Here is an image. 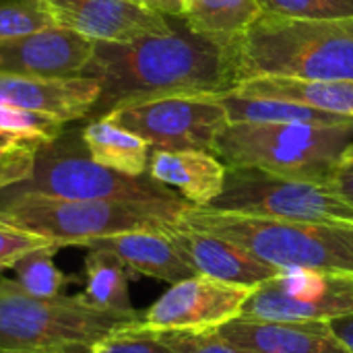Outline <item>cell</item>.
Returning <instances> with one entry per match:
<instances>
[{
	"mask_svg": "<svg viewBox=\"0 0 353 353\" xmlns=\"http://www.w3.org/2000/svg\"><path fill=\"white\" fill-rule=\"evenodd\" d=\"M172 29L132 41H95L83 72L99 85L87 120L114 110L180 95H223L238 87L234 46L196 33L184 17H170Z\"/></svg>",
	"mask_w": 353,
	"mask_h": 353,
	"instance_id": "cell-1",
	"label": "cell"
},
{
	"mask_svg": "<svg viewBox=\"0 0 353 353\" xmlns=\"http://www.w3.org/2000/svg\"><path fill=\"white\" fill-rule=\"evenodd\" d=\"M238 85L261 77L353 81V17L292 19L263 12L234 43Z\"/></svg>",
	"mask_w": 353,
	"mask_h": 353,
	"instance_id": "cell-2",
	"label": "cell"
},
{
	"mask_svg": "<svg viewBox=\"0 0 353 353\" xmlns=\"http://www.w3.org/2000/svg\"><path fill=\"white\" fill-rule=\"evenodd\" d=\"M178 221L225 238L279 271L353 273V223L267 219L192 205Z\"/></svg>",
	"mask_w": 353,
	"mask_h": 353,
	"instance_id": "cell-3",
	"label": "cell"
},
{
	"mask_svg": "<svg viewBox=\"0 0 353 353\" xmlns=\"http://www.w3.org/2000/svg\"><path fill=\"white\" fill-rule=\"evenodd\" d=\"M39 194L70 201H122L155 205L184 213L190 205L172 188L153 180L149 174L128 176L91 159L83 130L60 132L43 141L33 159L31 174L4 190L0 196Z\"/></svg>",
	"mask_w": 353,
	"mask_h": 353,
	"instance_id": "cell-4",
	"label": "cell"
},
{
	"mask_svg": "<svg viewBox=\"0 0 353 353\" xmlns=\"http://www.w3.org/2000/svg\"><path fill=\"white\" fill-rule=\"evenodd\" d=\"M353 143V122L321 126L300 122H230L215 139L213 153L228 165L323 182L341 165Z\"/></svg>",
	"mask_w": 353,
	"mask_h": 353,
	"instance_id": "cell-5",
	"label": "cell"
},
{
	"mask_svg": "<svg viewBox=\"0 0 353 353\" xmlns=\"http://www.w3.org/2000/svg\"><path fill=\"white\" fill-rule=\"evenodd\" d=\"M141 310H105L77 296L35 298L0 281V352L74 350L141 325Z\"/></svg>",
	"mask_w": 353,
	"mask_h": 353,
	"instance_id": "cell-6",
	"label": "cell"
},
{
	"mask_svg": "<svg viewBox=\"0 0 353 353\" xmlns=\"http://www.w3.org/2000/svg\"><path fill=\"white\" fill-rule=\"evenodd\" d=\"M180 211L122 203V201H70L39 194L0 196V223L37 234L64 246H87L93 240L139 230L168 232Z\"/></svg>",
	"mask_w": 353,
	"mask_h": 353,
	"instance_id": "cell-7",
	"label": "cell"
},
{
	"mask_svg": "<svg viewBox=\"0 0 353 353\" xmlns=\"http://www.w3.org/2000/svg\"><path fill=\"white\" fill-rule=\"evenodd\" d=\"M207 209L288 221L353 223V207L329 184L285 178L261 168H228L223 190Z\"/></svg>",
	"mask_w": 353,
	"mask_h": 353,
	"instance_id": "cell-8",
	"label": "cell"
},
{
	"mask_svg": "<svg viewBox=\"0 0 353 353\" xmlns=\"http://www.w3.org/2000/svg\"><path fill=\"white\" fill-rule=\"evenodd\" d=\"M116 124L145 139L151 149L209 151L217 134L230 124L219 95H180L141 101L114 110Z\"/></svg>",
	"mask_w": 353,
	"mask_h": 353,
	"instance_id": "cell-9",
	"label": "cell"
},
{
	"mask_svg": "<svg viewBox=\"0 0 353 353\" xmlns=\"http://www.w3.org/2000/svg\"><path fill=\"white\" fill-rule=\"evenodd\" d=\"M353 314V273L290 269L256 285L240 316L331 323Z\"/></svg>",
	"mask_w": 353,
	"mask_h": 353,
	"instance_id": "cell-10",
	"label": "cell"
},
{
	"mask_svg": "<svg viewBox=\"0 0 353 353\" xmlns=\"http://www.w3.org/2000/svg\"><path fill=\"white\" fill-rule=\"evenodd\" d=\"M254 288L205 275L182 279L159 296L141 319L143 331H211L238 319Z\"/></svg>",
	"mask_w": 353,
	"mask_h": 353,
	"instance_id": "cell-11",
	"label": "cell"
},
{
	"mask_svg": "<svg viewBox=\"0 0 353 353\" xmlns=\"http://www.w3.org/2000/svg\"><path fill=\"white\" fill-rule=\"evenodd\" d=\"M95 41L62 25L0 39V72L23 77H83Z\"/></svg>",
	"mask_w": 353,
	"mask_h": 353,
	"instance_id": "cell-12",
	"label": "cell"
},
{
	"mask_svg": "<svg viewBox=\"0 0 353 353\" xmlns=\"http://www.w3.org/2000/svg\"><path fill=\"white\" fill-rule=\"evenodd\" d=\"M58 25L93 41H132L172 29V19L130 0H48Z\"/></svg>",
	"mask_w": 353,
	"mask_h": 353,
	"instance_id": "cell-13",
	"label": "cell"
},
{
	"mask_svg": "<svg viewBox=\"0 0 353 353\" xmlns=\"http://www.w3.org/2000/svg\"><path fill=\"white\" fill-rule=\"evenodd\" d=\"M99 97L91 77H23L0 72V103L23 112L50 116L64 124L87 120Z\"/></svg>",
	"mask_w": 353,
	"mask_h": 353,
	"instance_id": "cell-14",
	"label": "cell"
},
{
	"mask_svg": "<svg viewBox=\"0 0 353 353\" xmlns=\"http://www.w3.org/2000/svg\"><path fill=\"white\" fill-rule=\"evenodd\" d=\"M244 353H350L331 323L238 316L215 329Z\"/></svg>",
	"mask_w": 353,
	"mask_h": 353,
	"instance_id": "cell-15",
	"label": "cell"
},
{
	"mask_svg": "<svg viewBox=\"0 0 353 353\" xmlns=\"http://www.w3.org/2000/svg\"><path fill=\"white\" fill-rule=\"evenodd\" d=\"M168 234L188 261V265L194 269L196 275H205L217 281L225 283H236V285H246V288H256L269 279H273L279 269L263 263L242 246L188 228L180 221H176Z\"/></svg>",
	"mask_w": 353,
	"mask_h": 353,
	"instance_id": "cell-16",
	"label": "cell"
},
{
	"mask_svg": "<svg viewBox=\"0 0 353 353\" xmlns=\"http://www.w3.org/2000/svg\"><path fill=\"white\" fill-rule=\"evenodd\" d=\"M85 248L114 254L132 277H149L174 285L196 275L172 236L159 230H139L99 238Z\"/></svg>",
	"mask_w": 353,
	"mask_h": 353,
	"instance_id": "cell-17",
	"label": "cell"
},
{
	"mask_svg": "<svg viewBox=\"0 0 353 353\" xmlns=\"http://www.w3.org/2000/svg\"><path fill=\"white\" fill-rule=\"evenodd\" d=\"M228 165L209 151H163L151 149L147 174L176 190L188 205L207 207L219 196Z\"/></svg>",
	"mask_w": 353,
	"mask_h": 353,
	"instance_id": "cell-18",
	"label": "cell"
},
{
	"mask_svg": "<svg viewBox=\"0 0 353 353\" xmlns=\"http://www.w3.org/2000/svg\"><path fill=\"white\" fill-rule=\"evenodd\" d=\"M236 93L310 105L323 112L353 118V81H298L261 77L240 83Z\"/></svg>",
	"mask_w": 353,
	"mask_h": 353,
	"instance_id": "cell-19",
	"label": "cell"
},
{
	"mask_svg": "<svg viewBox=\"0 0 353 353\" xmlns=\"http://www.w3.org/2000/svg\"><path fill=\"white\" fill-rule=\"evenodd\" d=\"M83 141L93 161L128 176L147 174L151 145L114 120H89L83 128Z\"/></svg>",
	"mask_w": 353,
	"mask_h": 353,
	"instance_id": "cell-20",
	"label": "cell"
},
{
	"mask_svg": "<svg viewBox=\"0 0 353 353\" xmlns=\"http://www.w3.org/2000/svg\"><path fill=\"white\" fill-rule=\"evenodd\" d=\"M186 23L201 35L234 46L263 14L259 0H184Z\"/></svg>",
	"mask_w": 353,
	"mask_h": 353,
	"instance_id": "cell-21",
	"label": "cell"
},
{
	"mask_svg": "<svg viewBox=\"0 0 353 353\" xmlns=\"http://www.w3.org/2000/svg\"><path fill=\"white\" fill-rule=\"evenodd\" d=\"M230 122H300V124H321V126H335V124H350L353 118L337 116L331 112H323L310 105L267 99V97H248L236 93L234 89L219 95Z\"/></svg>",
	"mask_w": 353,
	"mask_h": 353,
	"instance_id": "cell-22",
	"label": "cell"
},
{
	"mask_svg": "<svg viewBox=\"0 0 353 353\" xmlns=\"http://www.w3.org/2000/svg\"><path fill=\"white\" fill-rule=\"evenodd\" d=\"M83 267L85 290L81 296L85 302L105 310H134L128 290L132 275L114 254L89 248Z\"/></svg>",
	"mask_w": 353,
	"mask_h": 353,
	"instance_id": "cell-23",
	"label": "cell"
},
{
	"mask_svg": "<svg viewBox=\"0 0 353 353\" xmlns=\"http://www.w3.org/2000/svg\"><path fill=\"white\" fill-rule=\"evenodd\" d=\"M58 250H60L58 246L35 250L12 267L14 281L21 285L23 292L35 298L62 296V288L66 285V275L54 265V254Z\"/></svg>",
	"mask_w": 353,
	"mask_h": 353,
	"instance_id": "cell-24",
	"label": "cell"
},
{
	"mask_svg": "<svg viewBox=\"0 0 353 353\" xmlns=\"http://www.w3.org/2000/svg\"><path fill=\"white\" fill-rule=\"evenodd\" d=\"M58 25L48 0H0V39Z\"/></svg>",
	"mask_w": 353,
	"mask_h": 353,
	"instance_id": "cell-25",
	"label": "cell"
},
{
	"mask_svg": "<svg viewBox=\"0 0 353 353\" xmlns=\"http://www.w3.org/2000/svg\"><path fill=\"white\" fill-rule=\"evenodd\" d=\"M263 12L292 19H345L353 17V0H259Z\"/></svg>",
	"mask_w": 353,
	"mask_h": 353,
	"instance_id": "cell-26",
	"label": "cell"
},
{
	"mask_svg": "<svg viewBox=\"0 0 353 353\" xmlns=\"http://www.w3.org/2000/svg\"><path fill=\"white\" fill-rule=\"evenodd\" d=\"M70 353H176L170 350L155 333L137 327L114 333L93 345L68 350Z\"/></svg>",
	"mask_w": 353,
	"mask_h": 353,
	"instance_id": "cell-27",
	"label": "cell"
},
{
	"mask_svg": "<svg viewBox=\"0 0 353 353\" xmlns=\"http://www.w3.org/2000/svg\"><path fill=\"white\" fill-rule=\"evenodd\" d=\"M155 335L176 353H244L236 345H232L228 339H223L215 329L211 331H159Z\"/></svg>",
	"mask_w": 353,
	"mask_h": 353,
	"instance_id": "cell-28",
	"label": "cell"
},
{
	"mask_svg": "<svg viewBox=\"0 0 353 353\" xmlns=\"http://www.w3.org/2000/svg\"><path fill=\"white\" fill-rule=\"evenodd\" d=\"M48 246H58V244L50 242L43 236L0 223V271L12 269L27 254L41 250V248H48Z\"/></svg>",
	"mask_w": 353,
	"mask_h": 353,
	"instance_id": "cell-29",
	"label": "cell"
},
{
	"mask_svg": "<svg viewBox=\"0 0 353 353\" xmlns=\"http://www.w3.org/2000/svg\"><path fill=\"white\" fill-rule=\"evenodd\" d=\"M343 201H347L353 207V165L352 163H341L333 176L327 182Z\"/></svg>",
	"mask_w": 353,
	"mask_h": 353,
	"instance_id": "cell-30",
	"label": "cell"
},
{
	"mask_svg": "<svg viewBox=\"0 0 353 353\" xmlns=\"http://www.w3.org/2000/svg\"><path fill=\"white\" fill-rule=\"evenodd\" d=\"M130 2L151 8L155 12H161L165 17H184V12H186L184 0H130Z\"/></svg>",
	"mask_w": 353,
	"mask_h": 353,
	"instance_id": "cell-31",
	"label": "cell"
},
{
	"mask_svg": "<svg viewBox=\"0 0 353 353\" xmlns=\"http://www.w3.org/2000/svg\"><path fill=\"white\" fill-rule=\"evenodd\" d=\"M33 141H43L39 137H29V134H21V132H10V130H2L0 128V155L10 151V149H17L21 145H27V143H33Z\"/></svg>",
	"mask_w": 353,
	"mask_h": 353,
	"instance_id": "cell-32",
	"label": "cell"
},
{
	"mask_svg": "<svg viewBox=\"0 0 353 353\" xmlns=\"http://www.w3.org/2000/svg\"><path fill=\"white\" fill-rule=\"evenodd\" d=\"M331 327H333L335 335L343 341V345L350 350V353H353V314L345 316V319L331 321Z\"/></svg>",
	"mask_w": 353,
	"mask_h": 353,
	"instance_id": "cell-33",
	"label": "cell"
},
{
	"mask_svg": "<svg viewBox=\"0 0 353 353\" xmlns=\"http://www.w3.org/2000/svg\"><path fill=\"white\" fill-rule=\"evenodd\" d=\"M0 353H70L64 350H37V352H0Z\"/></svg>",
	"mask_w": 353,
	"mask_h": 353,
	"instance_id": "cell-34",
	"label": "cell"
},
{
	"mask_svg": "<svg viewBox=\"0 0 353 353\" xmlns=\"http://www.w3.org/2000/svg\"><path fill=\"white\" fill-rule=\"evenodd\" d=\"M341 163H352L353 165V143L347 147V151H345V155H343V161Z\"/></svg>",
	"mask_w": 353,
	"mask_h": 353,
	"instance_id": "cell-35",
	"label": "cell"
}]
</instances>
